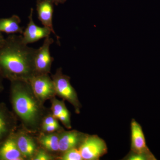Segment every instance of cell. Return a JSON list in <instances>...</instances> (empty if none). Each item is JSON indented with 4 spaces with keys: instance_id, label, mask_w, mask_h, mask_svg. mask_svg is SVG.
<instances>
[{
    "instance_id": "1",
    "label": "cell",
    "mask_w": 160,
    "mask_h": 160,
    "mask_svg": "<svg viewBox=\"0 0 160 160\" xmlns=\"http://www.w3.org/2000/svg\"><path fill=\"white\" fill-rule=\"evenodd\" d=\"M37 49L24 44L22 35L11 34L0 47V73L3 78L29 82L36 75Z\"/></svg>"
},
{
    "instance_id": "2",
    "label": "cell",
    "mask_w": 160,
    "mask_h": 160,
    "mask_svg": "<svg viewBox=\"0 0 160 160\" xmlns=\"http://www.w3.org/2000/svg\"><path fill=\"white\" fill-rule=\"evenodd\" d=\"M10 99L13 112L23 129L32 134L39 133L44 117L50 112L37 98L29 82H10Z\"/></svg>"
},
{
    "instance_id": "3",
    "label": "cell",
    "mask_w": 160,
    "mask_h": 160,
    "mask_svg": "<svg viewBox=\"0 0 160 160\" xmlns=\"http://www.w3.org/2000/svg\"><path fill=\"white\" fill-rule=\"evenodd\" d=\"M51 77L54 84L56 96L69 102L73 106L76 113H80L82 104L75 89L70 83V78L63 73L61 68L57 69L55 73Z\"/></svg>"
},
{
    "instance_id": "4",
    "label": "cell",
    "mask_w": 160,
    "mask_h": 160,
    "mask_svg": "<svg viewBox=\"0 0 160 160\" xmlns=\"http://www.w3.org/2000/svg\"><path fill=\"white\" fill-rule=\"evenodd\" d=\"M78 149L83 160H99L108 152L106 142L97 135H87Z\"/></svg>"
},
{
    "instance_id": "5",
    "label": "cell",
    "mask_w": 160,
    "mask_h": 160,
    "mask_svg": "<svg viewBox=\"0 0 160 160\" xmlns=\"http://www.w3.org/2000/svg\"><path fill=\"white\" fill-rule=\"evenodd\" d=\"M29 82L36 96L43 104L56 97L53 81L49 74L35 75Z\"/></svg>"
},
{
    "instance_id": "6",
    "label": "cell",
    "mask_w": 160,
    "mask_h": 160,
    "mask_svg": "<svg viewBox=\"0 0 160 160\" xmlns=\"http://www.w3.org/2000/svg\"><path fill=\"white\" fill-rule=\"evenodd\" d=\"M32 134L23 128L14 132L17 145L25 160H32L40 147L37 138Z\"/></svg>"
},
{
    "instance_id": "7",
    "label": "cell",
    "mask_w": 160,
    "mask_h": 160,
    "mask_svg": "<svg viewBox=\"0 0 160 160\" xmlns=\"http://www.w3.org/2000/svg\"><path fill=\"white\" fill-rule=\"evenodd\" d=\"M54 40L50 36L46 38L42 46L37 49L34 64L36 75L49 74L54 58L51 56L50 46Z\"/></svg>"
},
{
    "instance_id": "8",
    "label": "cell",
    "mask_w": 160,
    "mask_h": 160,
    "mask_svg": "<svg viewBox=\"0 0 160 160\" xmlns=\"http://www.w3.org/2000/svg\"><path fill=\"white\" fill-rule=\"evenodd\" d=\"M18 120L5 103H0V144L17 130Z\"/></svg>"
},
{
    "instance_id": "9",
    "label": "cell",
    "mask_w": 160,
    "mask_h": 160,
    "mask_svg": "<svg viewBox=\"0 0 160 160\" xmlns=\"http://www.w3.org/2000/svg\"><path fill=\"white\" fill-rule=\"evenodd\" d=\"M33 9L31 8L29 18V23L23 32L22 41L24 44L33 43L50 36L51 30L46 27H40L34 23L33 20Z\"/></svg>"
},
{
    "instance_id": "10",
    "label": "cell",
    "mask_w": 160,
    "mask_h": 160,
    "mask_svg": "<svg viewBox=\"0 0 160 160\" xmlns=\"http://www.w3.org/2000/svg\"><path fill=\"white\" fill-rule=\"evenodd\" d=\"M87 135L77 130H64L60 132L59 141L60 154L73 148H79Z\"/></svg>"
},
{
    "instance_id": "11",
    "label": "cell",
    "mask_w": 160,
    "mask_h": 160,
    "mask_svg": "<svg viewBox=\"0 0 160 160\" xmlns=\"http://www.w3.org/2000/svg\"><path fill=\"white\" fill-rule=\"evenodd\" d=\"M131 151L153 156L146 145V139L142 126L134 119L130 124Z\"/></svg>"
},
{
    "instance_id": "12",
    "label": "cell",
    "mask_w": 160,
    "mask_h": 160,
    "mask_svg": "<svg viewBox=\"0 0 160 160\" xmlns=\"http://www.w3.org/2000/svg\"><path fill=\"white\" fill-rule=\"evenodd\" d=\"M38 19L44 27L51 30L60 43L59 37L55 32L52 24V17L54 12V4L48 0H37L36 3Z\"/></svg>"
},
{
    "instance_id": "13",
    "label": "cell",
    "mask_w": 160,
    "mask_h": 160,
    "mask_svg": "<svg viewBox=\"0 0 160 160\" xmlns=\"http://www.w3.org/2000/svg\"><path fill=\"white\" fill-rule=\"evenodd\" d=\"M50 112L58 120H59L66 129H71V114L66 107L65 101L58 99L55 97L50 100Z\"/></svg>"
},
{
    "instance_id": "14",
    "label": "cell",
    "mask_w": 160,
    "mask_h": 160,
    "mask_svg": "<svg viewBox=\"0 0 160 160\" xmlns=\"http://www.w3.org/2000/svg\"><path fill=\"white\" fill-rule=\"evenodd\" d=\"M0 160H25L17 145L14 133L0 144Z\"/></svg>"
},
{
    "instance_id": "15",
    "label": "cell",
    "mask_w": 160,
    "mask_h": 160,
    "mask_svg": "<svg viewBox=\"0 0 160 160\" xmlns=\"http://www.w3.org/2000/svg\"><path fill=\"white\" fill-rule=\"evenodd\" d=\"M60 132L52 133L40 132V134L37 138L40 147L53 154L59 153V141Z\"/></svg>"
},
{
    "instance_id": "16",
    "label": "cell",
    "mask_w": 160,
    "mask_h": 160,
    "mask_svg": "<svg viewBox=\"0 0 160 160\" xmlns=\"http://www.w3.org/2000/svg\"><path fill=\"white\" fill-rule=\"evenodd\" d=\"M21 22V19L16 15H13L9 18H0V32L10 34H22L24 30L23 27L20 26Z\"/></svg>"
},
{
    "instance_id": "17",
    "label": "cell",
    "mask_w": 160,
    "mask_h": 160,
    "mask_svg": "<svg viewBox=\"0 0 160 160\" xmlns=\"http://www.w3.org/2000/svg\"><path fill=\"white\" fill-rule=\"evenodd\" d=\"M60 160H83L78 148L67 150L57 158Z\"/></svg>"
},
{
    "instance_id": "18",
    "label": "cell",
    "mask_w": 160,
    "mask_h": 160,
    "mask_svg": "<svg viewBox=\"0 0 160 160\" xmlns=\"http://www.w3.org/2000/svg\"><path fill=\"white\" fill-rule=\"evenodd\" d=\"M56 159L53 154L40 146L32 160H54Z\"/></svg>"
},
{
    "instance_id": "19",
    "label": "cell",
    "mask_w": 160,
    "mask_h": 160,
    "mask_svg": "<svg viewBox=\"0 0 160 160\" xmlns=\"http://www.w3.org/2000/svg\"><path fill=\"white\" fill-rule=\"evenodd\" d=\"M125 160H156L155 158L152 156L148 155L143 153L133 152L130 150L125 158L123 159Z\"/></svg>"
},
{
    "instance_id": "20",
    "label": "cell",
    "mask_w": 160,
    "mask_h": 160,
    "mask_svg": "<svg viewBox=\"0 0 160 160\" xmlns=\"http://www.w3.org/2000/svg\"><path fill=\"white\" fill-rule=\"evenodd\" d=\"M64 130L65 129H63V127L60 126L59 124H58L42 126L40 129V132H43V133H52V132H60Z\"/></svg>"
},
{
    "instance_id": "21",
    "label": "cell",
    "mask_w": 160,
    "mask_h": 160,
    "mask_svg": "<svg viewBox=\"0 0 160 160\" xmlns=\"http://www.w3.org/2000/svg\"><path fill=\"white\" fill-rule=\"evenodd\" d=\"M59 124L58 120L52 114L51 112L44 117L42 122V126Z\"/></svg>"
},
{
    "instance_id": "22",
    "label": "cell",
    "mask_w": 160,
    "mask_h": 160,
    "mask_svg": "<svg viewBox=\"0 0 160 160\" xmlns=\"http://www.w3.org/2000/svg\"><path fill=\"white\" fill-rule=\"evenodd\" d=\"M48 1H50L56 6H58L59 4H64L66 2V0H48Z\"/></svg>"
},
{
    "instance_id": "23",
    "label": "cell",
    "mask_w": 160,
    "mask_h": 160,
    "mask_svg": "<svg viewBox=\"0 0 160 160\" xmlns=\"http://www.w3.org/2000/svg\"><path fill=\"white\" fill-rule=\"evenodd\" d=\"M3 78L2 76V74L0 73V92H2L4 89V86L3 85Z\"/></svg>"
},
{
    "instance_id": "24",
    "label": "cell",
    "mask_w": 160,
    "mask_h": 160,
    "mask_svg": "<svg viewBox=\"0 0 160 160\" xmlns=\"http://www.w3.org/2000/svg\"><path fill=\"white\" fill-rule=\"evenodd\" d=\"M5 38L3 37L2 33L0 32V47L3 45L5 41Z\"/></svg>"
}]
</instances>
